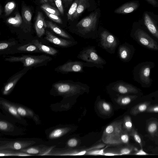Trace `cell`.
Listing matches in <instances>:
<instances>
[{"label":"cell","instance_id":"cell-1","mask_svg":"<svg viewBox=\"0 0 158 158\" xmlns=\"http://www.w3.org/2000/svg\"><path fill=\"white\" fill-rule=\"evenodd\" d=\"M99 11L97 10L78 22L73 30V32L84 39H97L100 16Z\"/></svg>","mask_w":158,"mask_h":158},{"label":"cell","instance_id":"cell-2","mask_svg":"<svg viewBox=\"0 0 158 158\" xmlns=\"http://www.w3.org/2000/svg\"><path fill=\"white\" fill-rule=\"evenodd\" d=\"M52 88L58 95L67 97L87 92L89 87L87 85L78 81L65 80L54 83Z\"/></svg>","mask_w":158,"mask_h":158},{"label":"cell","instance_id":"cell-3","mask_svg":"<svg viewBox=\"0 0 158 158\" xmlns=\"http://www.w3.org/2000/svg\"><path fill=\"white\" fill-rule=\"evenodd\" d=\"M52 59L51 57L46 55H22L20 56H8L4 58L6 61L10 62H21L24 67L31 68L46 66Z\"/></svg>","mask_w":158,"mask_h":158},{"label":"cell","instance_id":"cell-4","mask_svg":"<svg viewBox=\"0 0 158 158\" xmlns=\"http://www.w3.org/2000/svg\"><path fill=\"white\" fill-rule=\"evenodd\" d=\"M99 46L110 54L115 53L119 44L118 39L106 29H99L98 30Z\"/></svg>","mask_w":158,"mask_h":158},{"label":"cell","instance_id":"cell-5","mask_svg":"<svg viewBox=\"0 0 158 158\" xmlns=\"http://www.w3.org/2000/svg\"><path fill=\"white\" fill-rule=\"evenodd\" d=\"M77 57L80 59L94 64L98 68L103 69L106 63V60L99 55L94 46H89L80 51Z\"/></svg>","mask_w":158,"mask_h":158},{"label":"cell","instance_id":"cell-6","mask_svg":"<svg viewBox=\"0 0 158 158\" xmlns=\"http://www.w3.org/2000/svg\"><path fill=\"white\" fill-rule=\"evenodd\" d=\"M95 67L93 64L79 61H68L63 64L56 67L54 70L62 74H67L71 72H84L85 67Z\"/></svg>","mask_w":158,"mask_h":158},{"label":"cell","instance_id":"cell-7","mask_svg":"<svg viewBox=\"0 0 158 158\" xmlns=\"http://www.w3.org/2000/svg\"><path fill=\"white\" fill-rule=\"evenodd\" d=\"M143 24L150 33L158 39V15L145 11L143 15Z\"/></svg>","mask_w":158,"mask_h":158},{"label":"cell","instance_id":"cell-8","mask_svg":"<svg viewBox=\"0 0 158 158\" xmlns=\"http://www.w3.org/2000/svg\"><path fill=\"white\" fill-rule=\"evenodd\" d=\"M107 88L110 91L122 94H137L138 92V90L135 86L121 80L109 84Z\"/></svg>","mask_w":158,"mask_h":158},{"label":"cell","instance_id":"cell-9","mask_svg":"<svg viewBox=\"0 0 158 158\" xmlns=\"http://www.w3.org/2000/svg\"><path fill=\"white\" fill-rule=\"evenodd\" d=\"M133 35L139 42L146 47L154 50H158V44L146 32L137 28L133 32Z\"/></svg>","mask_w":158,"mask_h":158},{"label":"cell","instance_id":"cell-10","mask_svg":"<svg viewBox=\"0 0 158 158\" xmlns=\"http://www.w3.org/2000/svg\"><path fill=\"white\" fill-rule=\"evenodd\" d=\"M31 68L24 67L10 77L2 88V94L4 95L9 94L12 91L18 81Z\"/></svg>","mask_w":158,"mask_h":158},{"label":"cell","instance_id":"cell-11","mask_svg":"<svg viewBox=\"0 0 158 158\" xmlns=\"http://www.w3.org/2000/svg\"><path fill=\"white\" fill-rule=\"evenodd\" d=\"M32 141H10L0 142V150L3 149L20 150L35 143Z\"/></svg>","mask_w":158,"mask_h":158},{"label":"cell","instance_id":"cell-12","mask_svg":"<svg viewBox=\"0 0 158 158\" xmlns=\"http://www.w3.org/2000/svg\"><path fill=\"white\" fill-rule=\"evenodd\" d=\"M45 39L50 42L63 48H68L78 44L76 40L72 41L58 37L48 31L45 32Z\"/></svg>","mask_w":158,"mask_h":158},{"label":"cell","instance_id":"cell-13","mask_svg":"<svg viewBox=\"0 0 158 158\" xmlns=\"http://www.w3.org/2000/svg\"><path fill=\"white\" fill-rule=\"evenodd\" d=\"M118 48V54L119 59L125 62L129 61L134 53L132 46L125 42L120 45Z\"/></svg>","mask_w":158,"mask_h":158},{"label":"cell","instance_id":"cell-14","mask_svg":"<svg viewBox=\"0 0 158 158\" xmlns=\"http://www.w3.org/2000/svg\"><path fill=\"white\" fill-rule=\"evenodd\" d=\"M140 3L138 1L129 2L122 5L116 9L114 13L118 14H127L136 10L139 7Z\"/></svg>","mask_w":158,"mask_h":158},{"label":"cell","instance_id":"cell-15","mask_svg":"<svg viewBox=\"0 0 158 158\" xmlns=\"http://www.w3.org/2000/svg\"><path fill=\"white\" fill-rule=\"evenodd\" d=\"M54 147L36 146L27 148L19 150L30 154L38 155H47L52 150Z\"/></svg>","mask_w":158,"mask_h":158},{"label":"cell","instance_id":"cell-16","mask_svg":"<svg viewBox=\"0 0 158 158\" xmlns=\"http://www.w3.org/2000/svg\"><path fill=\"white\" fill-rule=\"evenodd\" d=\"M35 29L37 36L40 37L45 33V29L47 27L46 21L42 14L38 13L35 24Z\"/></svg>","mask_w":158,"mask_h":158},{"label":"cell","instance_id":"cell-17","mask_svg":"<svg viewBox=\"0 0 158 158\" xmlns=\"http://www.w3.org/2000/svg\"><path fill=\"white\" fill-rule=\"evenodd\" d=\"M46 23L47 27L50 28L54 32L58 35L67 40L72 41L75 40L70 34L51 22L46 21Z\"/></svg>","mask_w":158,"mask_h":158},{"label":"cell","instance_id":"cell-18","mask_svg":"<svg viewBox=\"0 0 158 158\" xmlns=\"http://www.w3.org/2000/svg\"><path fill=\"white\" fill-rule=\"evenodd\" d=\"M31 42L37 46L41 52L53 56L57 54L58 53V50L52 47L42 44L37 40H33Z\"/></svg>","mask_w":158,"mask_h":158},{"label":"cell","instance_id":"cell-19","mask_svg":"<svg viewBox=\"0 0 158 158\" xmlns=\"http://www.w3.org/2000/svg\"><path fill=\"white\" fill-rule=\"evenodd\" d=\"M150 71L151 67L149 65H146L141 67L139 74V79L141 82L147 85L151 83Z\"/></svg>","mask_w":158,"mask_h":158},{"label":"cell","instance_id":"cell-20","mask_svg":"<svg viewBox=\"0 0 158 158\" xmlns=\"http://www.w3.org/2000/svg\"><path fill=\"white\" fill-rule=\"evenodd\" d=\"M0 103L3 108L11 115L19 119H21V116L18 113L15 105L2 99L0 100Z\"/></svg>","mask_w":158,"mask_h":158},{"label":"cell","instance_id":"cell-21","mask_svg":"<svg viewBox=\"0 0 158 158\" xmlns=\"http://www.w3.org/2000/svg\"><path fill=\"white\" fill-rule=\"evenodd\" d=\"M15 51L18 52H41L38 47L31 42L29 44L16 47Z\"/></svg>","mask_w":158,"mask_h":158},{"label":"cell","instance_id":"cell-22","mask_svg":"<svg viewBox=\"0 0 158 158\" xmlns=\"http://www.w3.org/2000/svg\"><path fill=\"white\" fill-rule=\"evenodd\" d=\"M17 42L15 40L1 41L0 43V53L1 54L6 53L10 50L11 51L17 44Z\"/></svg>","mask_w":158,"mask_h":158},{"label":"cell","instance_id":"cell-23","mask_svg":"<svg viewBox=\"0 0 158 158\" xmlns=\"http://www.w3.org/2000/svg\"><path fill=\"white\" fill-rule=\"evenodd\" d=\"M89 6V0H80L76 11L73 15L72 20L77 18Z\"/></svg>","mask_w":158,"mask_h":158},{"label":"cell","instance_id":"cell-24","mask_svg":"<svg viewBox=\"0 0 158 158\" xmlns=\"http://www.w3.org/2000/svg\"><path fill=\"white\" fill-rule=\"evenodd\" d=\"M0 156H28L32 155L26 153L19 151H15L14 150L3 149L0 150Z\"/></svg>","mask_w":158,"mask_h":158},{"label":"cell","instance_id":"cell-25","mask_svg":"<svg viewBox=\"0 0 158 158\" xmlns=\"http://www.w3.org/2000/svg\"><path fill=\"white\" fill-rule=\"evenodd\" d=\"M19 115L21 116L33 117L34 114L33 112L23 106L15 105Z\"/></svg>","mask_w":158,"mask_h":158},{"label":"cell","instance_id":"cell-26","mask_svg":"<svg viewBox=\"0 0 158 158\" xmlns=\"http://www.w3.org/2000/svg\"><path fill=\"white\" fill-rule=\"evenodd\" d=\"M149 103L148 102H145L138 104L131 110V113L133 115H136L146 110L149 106Z\"/></svg>","mask_w":158,"mask_h":158},{"label":"cell","instance_id":"cell-27","mask_svg":"<svg viewBox=\"0 0 158 158\" xmlns=\"http://www.w3.org/2000/svg\"><path fill=\"white\" fill-rule=\"evenodd\" d=\"M68 131V129L66 128H57L50 133L49 138L52 139L58 138L66 133Z\"/></svg>","mask_w":158,"mask_h":158},{"label":"cell","instance_id":"cell-28","mask_svg":"<svg viewBox=\"0 0 158 158\" xmlns=\"http://www.w3.org/2000/svg\"><path fill=\"white\" fill-rule=\"evenodd\" d=\"M22 19L20 14L17 13L15 16L10 17L7 20V22L15 27L19 26L22 23Z\"/></svg>","mask_w":158,"mask_h":158},{"label":"cell","instance_id":"cell-29","mask_svg":"<svg viewBox=\"0 0 158 158\" xmlns=\"http://www.w3.org/2000/svg\"><path fill=\"white\" fill-rule=\"evenodd\" d=\"M80 0H75L69 10L67 14L68 19L72 20L73 17L76 13Z\"/></svg>","mask_w":158,"mask_h":158},{"label":"cell","instance_id":"cell-30","mask_svg":"<svg viewBox=\"0 0 158 158\" xmlns=\"http://www.w3.org/2000/svg\"><path fill=\"white\" fill-rule=\"evenodd\" d=\"M41 8L43 10H45L51 14L57 16L60 15V12L58 10L46 3L42 5Z\"/></svg>","mask_w":158,"mask_h":158},{"label":"cell","instance_id":"cell-31","mask_svg":"<svg viewBox=\"0 0 158 158\" xmlns=\"http://www.w3.org/2000/svg\"><path fill=\"white\" fill-rule=\"evenodd\" d=\"M16 6V4L14 2H8L5 5L4 12L5 15L8 16L10 15L14 10Z\"/></svg>","mask_w":158,"mask_h":158},{"label":"cell","instance_id":"cell-32","mask_svg":"<svg viewBox=\"0 0 158 158\" xmlns=\"http://www.w3.org/2000/svg\"><path fill=\"white\" fill-rule=\"evenodd\" d=\"M137 97L136 96H121L119 99L121 103L123 105L129 104L132 100Z\"/></svg>","mask_w":158,"mask_h":158},{"label":"cell","instance_id":"cell-33","mask_svg":"<svg viewBox=\"0 0 158 158\" xmlns=\"http://www.w3.org/2000/svg\"><path fill=\"white\" fill-rule=\"evenodd\" d=\"M123 126L128 131H131L132 129V124L131 118L129 116H126L124 119Z\"/></svg>","mask_w":158,"mask_h":158},{"label":"cell","instance_id":"cell-34","mask_svg":"<svg viewBox=\"0 0 158 158\" xmlns=\"http://www.w3.org/2000/svg\"><path fill=\"white\" fill-rule=\"evenodd\" d=\"M158 128V123L156 122L150 123L148 125L147 130L148 132L153 135L156 133Z\"/></svg>","mask_w":158,"mask_h":158},{"label":"cell","instance_id":"cell-35","mask_svg":"<svg viewBox=\"0 0 158 158\" xmlns=\"http://www.w3.org/2000/svg\"><path fill=\"white\" fill-rule=\"evenodd\" d=\"M22 14L24 20L27 23H30L32 18V14L30 10L28 8H25L23 10Z\"/></svg>","mask_w":158,"mask_h":158},{"label":"cell","instance_id":"cell-36","mask_svg":"<svg viewBox=\"0 0 158 158\" xmlns=\"http://www.w3.org/2000/svg\"><path fill=\"white\" fill-rule=\"evenodd\" d=\"M46 15L56 23L62 24V21L60 18L56 15L51 14L45 10H44Z\"/></svg>","mask_w":158,"mask_h":158},{"label":"cell","instance_id":"cell-37","mask_svg":"<svg viewBox=\"0 0 158 158\" xmlns=\"http://www.w3.org/2000/svg\"><path fill=\"white\" fill-rule=\"evenodd\" d=\"M13 126L7 122L3 120L0 121V129L3 131H7L12 128Z\"/></svg>","mask_w":158,"mask_h":158},{"label":"cell","instance_id":"cell-38","mask_svg":"<svg viewBox=\"0 0 158 158\" xmlns=\"http://www.w3.org/2000/svg\"><path fill=\"white\" fill-rule=\"evenodd\" d=\"M131 135L133 137L135 141L139 144L141 148L142 147V144L141 138L137 131L132 128L131 131Z\"/></svg>","mask_w":158,"mask_h":158},{"label":"cell","instance_id":"cell-39","mask_svg":"<svg viewBox=\"0 0 158 158\" xmlns=\"http://www.w3.org/2000/svg\"><path fill=\"white\" fill-rule=\"evenodd\" d=\"M53 1L60 13L63 15L64 9L61 0H53Z\"/></svg>","mask_w":158,"mask_h":158},{"label":"cell","instance_id":"cell-40","mask_svg":"<svg viewBox=\"0 0 158 158\" xmlns=\"http://www.w3.org/2000/svg\"><path fill=\"white\" fill-rule=\"evenodd\" d=\"M120 139L123 143H127L129 142V136L127 133L124 132L121 134Z\"/></svg>","mask_w":158,"mask_h":158},{"label":"cell","instance_id":"cell-41","mask_svg":"<svg viewBox=\"0 0 158 158\" xmlns=\"http://www.w3.org/2000/svg\"><path fill=\"white\" fill-rule=\"evenodd\" d=\"M77 143V140L74 139H71L68 140L67 144L71 147H74L76 146Z\"/></svg>","mask_w":158,"mask_h":158},{"label":"cell","instance_id":"cell-42","mask_svg":"<svg viewBox=\"0 0 158 158\" xmlns=\"http://www.w3.org/2000/svg\"><path fill=\"white\" fill-rule=\"evenodd\" d=\"M146 111L149 112H158V105L149 106Z\"/></svg>","mask_w":158,"mask_h":158},{"label":"cell","instance_id":"cell-43","mask_svg":"<svg viewBox=\"0 0 158 158\" xmlns=\"http://www.w3.org/2000/svg\"><path fill=\"white\" fill-rule=\"evenodd\" d=\"M132 148H125L121 150L120 155H127L130 154L132 151Z\"/></svg>","mask_w":158,"mask_h":158},{"label":"cell","instance_id":"cell-44","mask_svg":"<svg viewBox=\"0 0 158 158\" xmlns=\"http://www.w3.org/2000/svg\"><path fill=\"white\" fill-rule=\"evenodd\" d=\"M148 3L155 7H158V1L156 0H145Z\"/></svg>","mask_w":158,"mask_h":158},{"label":"cell","instance_id":"cell-45","mask_svg":"<svg viewBox=\"0 0 158 158\" xmlns=\"http://www.w3.org/2000/svg\"><path fill=\"white\" fill-rule=\"evenodd\" d=\"M102 107L103 110L106 111H109L110 109V105L106 102L103 103Z\"/></svg>","mask_w":158,"mask_h":158},{"label":"cell","instance_id":"cell-46","mask_svg":"<svg viewBox=\"0 0 158 158\" xmlns=\"http://www.w3.org/2000/svg\"><path fill=\"white\" fill-rule=\"evenodd\" d=\"M136 155H148L147 153L145 152L142 149L137 151L134 154Z\"/></svg>","mask_w":158,"mask_h":158},{"label":"cell","instance_id":"cell-47","mask_svg":"<svg viewBox=\"0 0 158 158\" xmlns=\"http://www.w3.org/2000/svg\"><path fill=\"white\" fill-rule=\"evenodd\" d=\"M40 3H46L50 2L53 5H54L53 0H39Z\"/></svg>","mask_w":158,"mask_h":158},{"label":"cell","instance_id":"cell-48","mask_svg":"<svg viewBox=\"0 0 158 158\" xmlns=\"http://www.w3.org/2000/svg\"><path fill=\"white\" fill-rule=\"evenodd\" d=\"M103 153V150L94 151L91 152L90 154L93 155H101Z\"/></svg>","mask_w":158,"mask_h":158},{"label":"cell","instance_id":"cell-49","mask_svg":"<svg viewBox=\"0 0 158 158\" xmlns=\"http://www.w3.org/2000/svg\"><path fill=\"white\" fill-rule=\"evenodd\" d=\"M85 153H86V151H84L80 152L77 154H75L74 155H84L85 154Z\"/></svg>","mask_w":158,"mask_h":158},{"label":"cell","instance_id":"cell-50","mask_svg":"<svg viewBox=\"0 0 158 158\" xmlns=\"http://www.w3.org/2000/svg\"><path fill=\"white\" fill-rule=\"evenodd\" d=\"M105 155L106 156H114V155H116L113 154L111 153H106V154H105Z\"/></svg>","mask_w":158,"mask_h":158},{"label":"cell","instance_id":"cell-51","mask_svg":"<svg viewBox=\"0 0 158 158\" xmlns=\"http://www.w3.org/2000/svg\"><path fill=\"white\" fill-rule=\"evenodd\" d=\"M63 1L65 2H69L71 1L72 0H63Z\"/></svg>","mask_w":158,"mask_h":158},{"label":"cell","instance_id":"cell-52","mask_svg":"<svg viewBox=\"0 0 158 158\" xmlns=\"http://www.w3.org/2000/svg\"><path fill=\"white\" fill-rule=\"evenodd\" d=\"M1 10H2V9H1V7H0V15H1Z\"/></svg>","mask_w":158,"mask_h":158},{"label":"cell","instance_id":"cell-53","mask_svg":"<svg viewBox=\"0 0 158 158\" xmlns=\"http://www.w3.org/2000/svg\"><path fill=\"white\" fill-rule=\"evenodd\" d=\"M157 0L158 1V0Z\"/></svg>","mask_w":158,"mask_h":158}]
</instances>
